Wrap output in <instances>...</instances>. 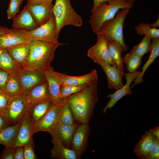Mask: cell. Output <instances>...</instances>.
Here are the masks:
<instances>
[{
  "mask_svg": "<svg viewBox=\"0 0 159 159\" xmlns=\"http://www.w3.org/2000/svg\"><path fill=\"white\" fill-rule=\"evenodd\" d=\"M4 92L10 97L23 93V86L18 75H10Z\"/></svg>",
  "mask_w": 159,
  "mask_h": 159,
  "instance_id": "f546056e",
  "label": "cell"
},
{
  "mask_svg": "<svg viewBox=\"0 0 159 159\" xmlns=\"http://www.w3.org/2000/svg\"><path fill=\"white\" fill-rule=\"evenodd\" d=\"M56 29V21L53 14L46 22L32 30L28 31V37L31 41H40L59 44Z\"/></svg>",
  "mask_w": 159,
  "mask_h": 159,
  "instance_id": "52a82bcc",
  "label": "cell"
},
{
  "mask_svg": "<svg viewBox=\"0 0 159 159\" xmlns=\"http://www.w3.org/2000/svg\"><path fill=\"white\" fill-rule=\"evenodd\" d=\"M133 6L127 0H112L101 4L92 13L90 17L89 23L92 31L97 35L102 24L114 18L119 10L130 9Z\"/></svg>",
  "mask_w": 159,
  "mask_h": 159,
  "instance_id": "3957f363",
  "label": "cell"
},
{
  "mask_svg": "<svg viewBox=\"0 0 159 159\" xmlns=\"http://www.w3.org/2000/svg\"><path fill=\"white\" fill-rule=\"evenodd\" d=\"M90 128L88 123L78 125L72 137L71 149L79 159L86 151L87 146Z\"/></svg>",
  "mask_w": 159,
  "mask_h": 159,
  "instance_id": "ba28073f",
  "label": "cell"
},
{
  "mask_svg": "<svg viewBox=\"0 0 159 159\" xmlns=\"http://www.w3.org/2000/svg\"><path fill=\"white\" fill-rule=\"evenodd\" d=\"M21 3L20 0H10L7 11L8 19L13 18L18 12Z\"/></svg>",
  "mask_w": 159,
  "mask_h": 159,
  "instance_id": "d590c367",
  "label": "cell"
},
{
  "mask_svg": "<svg viewBox=\"0 0 159 159\" xmlns=\"http://www.w3.org/2000/svg\"><path fill=\"white\" fill-rule=\"evenodd\" d=\"M159 159V140L155 138L146 159Z\"/></svg>",
  "mask_w": 159,
  "mask_h": 159,
  "instance_id": "74e56055",
  "label": "cell"
},
{
  "mask_svg": "<svg viewBox=\"0 0 159 159\" xmlns=\"http://www.w3.org/2000/svg\"><path fill=\"white\" fill-rule=\"evenodd\" d=\"M53 1V0H43L42 3L46 6H50L52 4Z\"/></svg>",
  "mask_w": 159,
  "mask_h": 159,
  "instance_id": "681fc988",
  "label": "cell"
},
{
  "mask_svg": "<svg viewBox=\"0 0 159 159\" xmlns=\"http://www.w3.org/2000/svg\"><path fill=\"white\" fill-rule=\"evenodd\" d=\"M32 106L24 93L10 97L5 116L9 125L17 124L29 117Z\"/></svg>",
  "mask_w": 159,
  "mask_h": 159,
  "instance_id": "8992f818",
  "label": "cell"
},
{
  "mask_svg": "<svg viewBox=\"0 0 159 159\" xmlns=\"http://www.w3.org/2000/svg\"><path fill=\"white\" fill-rule=\"evenodd\" d=\"M150 26L152 27L156 28L157 27L159 26V17L158 16V19L155 22L151 24H149Z\"/></svg>",
  "mask_w": 159,
  "mask_h": 159,
  "instance_id": "c3c4849f",
  "label": "cell"
},
{
  "mask_svg": "<svg viewBox=\"0 0 159 159\" xmlns=\"http://www.w3.org/2000/svg\"><path fill=\"white\" fill-rule=\"evenodd\" d=\"M25 94L32 105L51 100L47 81L34 87Z\"/></svg>",
  "mask_w": 159,
  "mask_h": 159,
  "instance_id": "44dd1931",
  "label": "cell"
},
{
  "mask_svg": "<svg viewBox=\"0 0 159 159\" xmlns=\"http://www.w3.org/2000/svg\"><path fill=\"white\" fill-rule=\"evenodd\" d=\"M155 138L159 140V127H155L149 130Z\"/></svg>",
  "mask_w": 159,
  "mask_h": 159,
  "instance_id": "f6af8a7d",
  "label": "cell"
},
{
  "mask_svg": "<svg viewBox=\"0 0 159 159\" xmlns=\"http://www.w3.org/2000/svg\"><path fill=\"white\" fill-rule=\"evenodd\" d=\"M53 5L52 4L48 6L41 3L26 6L39 26L46 22L53 14Z\"/></svg>",
  "mask_w": 159,
  "mask_h": 159,
  "instance_id": "ffe728a7",
  "label": "cell"
},
{
  "mask_svg": "<svg viewBox=\"0 0 159 159\" xmlns=\"http://www.w3.org/2000/svg\"><path fill=\"white\" fill-rule=\"evenodd\" d=\"M107 42V46L112 59L115 63L117 68L121 72H124L123 59L121 57V53L123 50L121 46L116 41Z\"/></svg>",
  "mask_w": 159,
  "mask_h": 159,
  "instance_id": "83f0119b",
  "label": "cell"
},
{
  "mask_svg": "<svg viewBox=\"0 0 159 159\" xmlns=\"http://www.w3.org/2000/svg\"><path fill=\"white\" fill-rule=\"evenodd\" d=\"M48 82L50 100L53 104L59 107L60 102L59 99L61 81L56 71L51 68L46 71H42Z\"/></svg>",
  "mask_w": 159,
  "mask_h": 159,
  "instance_id": "9a60e30c",
  "label": "cell"
},
{
  "mask_svg": "<svg viewBox=\"0 0 159 159\" xmlns=\"http://www.w3.org/2000/svg\"><path fill=\"white\" fill-rule=\"evenodd\" d=\"M61 83L64 85L77 86L88 84L93 80L98 79L97 71L93 70L90 73L79 76H71L56 72Z\"/></svg>",
  "mask_w": 159,
  "mask_h": 159,
  "instance_id": "d6986e66",
  "label": "cell"
},
{
  "mask_svg": "<svg viewBox=\"0 0 159 159\" xmlns=\"http://www.w3.org/2000/svg\"><path fill=\"white\" fill-rule=\"evenodd\" d=\"M140 72L137 70L132 72H128L125 74L126 82L124 86L120 89L116 90L114 92L109 94L107 98L110 99L106 106L103 108V114L105 113L108 109L113 107L115 104L124 97L129 95H132L133 92L130 88L132 82L138 76Z\"/></svg>",
  "mask_w": 159,
  "mask_h": 159,
  "instance_id": "8fae6325",
  "label": "cell"
},
{
  "mask_svg": "<svg viewBox=\"0 0 159 159\" xmlns=\"http://www.w3.org/2000/svg\"><path fill=\"white\" fill-rule=\"evenodd\" d=\"M59 109V107L53 104L42 119L34 125V133L40 131L50 133L58 121Z\"/></svg>",
  "mask_w": 159,
  "mask_h": 159,
  "instance_id": "2e32d148",
  "label": "cell"
},
{
  "mask_svg": "<svg viewBox=\"0 0 159 159\" xmlns=\"http://www.w3.org/2000/svg\"><path fill=\"white\" fill-rule=\"evenodd\" d=\"M43 0H28L26 5L39 4L43 2Z\"/></svg>",
  "mask_w": 159,
  "mask_h": 159,
  "instance_id": "bcb514c9",
  "label": "cell"
},
{
  "mask_svg": "<svg viewBox=\"0 0 159 159\" xmlns=\"http://www.w3.org/2000/svg\"><path fill=\"white\" fill-rule=\"evenodd\" d=\"M151 39L149 36L145 35L141 41L133 46L130 52L142 57L145 54L150 52L152 44Z\"/></svg>",
  "mask_w": 159,
  "mask_h": 159,
  "instance_id": "d6a6232c",
  "label": "cell"
},
{
  "mask_svg": "<svg viewBox=\"0 0 159 159\" xmlns=\"http://www.w3.org/2000/svg\"><path fill=\"white\" fill-rule=\"evenodd\" d=\"M16 147H5L0 156V159H14Z\"/></svg>",
  "mask_w": 159,
  "mask_h": 159,
  "instance_id": "f35d334b",
  "label": "cell"
},
{
  "mask_svg": "<svg viewBox=\"0 0 159 159\" xmlns=\"http://www.w3.org/2000/svg\"><path fill=\"white\" fill-rule=\"evenodd\" d=\"M10 74L6 71L0 69V90L5 91Z\"/></svg>",
  "mask_w": 159,
  "mask_h": 159,
  "instance_id": "60d3db41",
  "label": "cell"
},
{
  "mask_svg": "<svg viewBox=\"0 0 159 159\" xmlns=\"http://www.w3.org/2000/svg\"><path fill=\"white\" fill-rule=\"evenodd\" d=\"M20 1H21V3H22V2L24 0H20Z\"/></svg>",
  "mask_w": 159,
  "mask_h": 159,
  "instance_id": "f5cc1de1",
  "label": "cell"
},
{
  "mask_svg": "<svg viewBox=\"0 0 159 159\" xmlns=\"http://www.w3.org/2000/svg\"><path fill=\"white\" fill-rule=\"evenodd\" d=\"M100 65L106 75L109 89L117 90L124 86L122 80L124 72L120 70L116 66L111 65L104 60L100 62Z\"/></svg>",
  "mask_w": 159,
  "mask_h": 159,
  "instance_id": "5bb4252c",
  "label": "cell"
},
{
  "mask_svg": "<svg viewBox=\"0 0 159 159\" xmlns=\"http://www.w3.org/2000/svg\"><path fill=\"white\" fill-rule=\"evenodd\" d=\"M57 119L62 123L67 125H72L76 123L69 107L68 97L59 107Z\"/></svg>",
  "mask_w": 159,
  "mask_h": 159,
  "instance_id": "4dcf8cb0",
  "label": "cell"
},
{
  "mask_svg": "<svg viewBox=\"0 0 159 159\" xmlns=\"http://www.w3.org/2000/svg\"><path fill=\"white\" fill-rule=\"evenodd\" d=\"M142 57L130 52L125 54L123 59V62L126 66L127 71L132 72L137 70L142 63Z\"/></svg>",
  "mask_w": 159,
  "mask_h": 159,
  "instance_id": "1f68e13d",
  "label": "cell"
},
{
  "mask_svg": "<svg viewBox=\"0 0 159 159\" xmlns=\"http://www.w3.org/2000/svg\"><path fill=\"white\" fill-rule=\"evenodd\" d=\"M9 29H10L6 27H3L0 25V35L5 33Z\"/></svg>",
  "mask_w": 159,
  "mask_h": 159,
  "instance_id": "7dc6e473",
  "label": "cell"
},
{
  "mask_svg": "<svg viewBox=\"0 0 159 159\" xmlns=\"http://www.w3.org/2000/svg\"><path fill=\"white\" fill-rule=\"evenodd\" d=\"M4 49H0V55L2 53V52H3V51L4 50Z\"/></svg>",
  "mask_w": 159,
  "mask_h": 159,
  "instance_id": "816d5d0a",
  "label": "cell"
},
{
  "mask_svg": "<svg viewBox=\"0 0 159 159\" xmlns=\"http://www.w3.org/2000/svg\"><path fill=\"white\" fill-rule=\"evenodd\" d=\"M148 23H140L135 28L137 34L140 35H147L151 39L159 38V29L151 27Z\"/></svg>",
  "mask_w": 159,
  "mask_h": 159,
  "instance_id": "836d02e7",
  "label": "cell"
},
{
  "mask_svg": "<svg viewBox=\"0 0 159 159\" xmlns=\"http://www.w3.org/2000/svg\"><path fill=\"white\" fill-rule=\"evenodd\" d=\"M78 125L77 123L66 124L58 120L50 133L52 136L57 138L66 148L71 149L72 137Z\"/></svg>",
  "mask_w": 159,
  "mask_h": 159,
  "instance_id": "4fadbf2b",
  "label": "cell"
},
{
  "mask_svg": "<svg viewBox=\"0 0 159 159\" xmlns=\"http://www.w3.org/2000/svg\"><path fill=\"white\" fill-rule=\"evenodd\" d=\"M28 31L13 28L5 33L0 35V49H6L31 41L29 39Z\"/></svg>",
  "mask_w": 159,
  "mask_h": 159,
  "instance_id": "30bf717a",
  "label": "cell"
},
{
  "mask_svg": "<svg viewBox=\"0 0 159 159\" xmlns=\"http://www.w3.org/2000/svg\"><path fill=\"white\" fill-rule=\"evenodd\" d=\"M98 79L91 82L84 90L68 97L74 118L80 123H89L93 114L98 99Z\"/></svg>",
  "mask_w": 159,
  "mask_h": 159,
  "instance_id": "6da1fadb",
  "label": "cell"
},
{
  "mask_svg": "<svg viewBox=\"0 0 159 159\" xmlns=\"http://www.w3.org/2000/svg\"><path fill=\"white\" fill-rule=\"evenodd\" d=\"M26 94L34 87L47 81L41 70L23 69L18 75Z\"/></svg>",
  "mask_w": 159,
  "mask_h": 159,
  "instance_id": "7c38bea8",
  "label": "cell"
},
{
  "mask_svg": "<svg viewBox=\"0 0 159 159\" xmlns=\"http://www.w3.org/2000/svg\"><path fill=\"white\" fill-rule=\"evenodd\" d=\"M34 124L29 116L21 122L18 132L15 147H24L29 144H33L32 136Z\"/></svg>",
  "mask_w": 159,
  "mask_h": 159,
  "instance_id": "e0dca14e",
  "label": "cell"
},
{
  "mask_svg": "<svg viewBox=\"0 0 159 159\" xmlns=\"http://www.w3.org/2000/svg\"><path fill=\"white\" fill-rule=\"evenodd\" d=\"M88 84L77 86L61 85L59 95V99L60 102V106L62 102L66 98L73 94L84 90L87 86Z\"/></svg>",
  "mask_w": 159,
  "mask_h": 159,
  "instance_id": "e575fe53",
  "label": "cell"
},
{
  "mask_svg": "<svg viewBox=\"0 0 159 159\" xmlns=\"http://www.w3.org/2000/svg\"><path fill=\"white\" fill-rule=\"evenodd\" d=\"M30 42L6 49L12 58L21 66L22 68L29 55Z\"/></svg>",
  "mask_w": 159,
  "mask_h": 159,
  "instance_id": "d4e9b609",
  "label": "cell"
},
{
  "mask_svg": "<svg viewBox=\"0 0 159 159\" xmlns=\"http://www.w3.org/2000/svg\"><path fill=\"white\" fill-rule=\"evenodd\" d=\"M97 35V42L88 50L87 56L99 65L102 61L104 60L111 65L116 66L110 56L105 38L101 34H98Z\"/></svg>",
  "mask_w": 159,
  "mask_h": 159,
  "instance_id": "9c48e42d",
  "label": "cell"
},
{
  "mask_svg": "<svg viewBox=\"0 0 159 159\" xmlns=\"http://www.w3.org/2000/svg\"><path fill=\"white\" fill-rule=\"evenodd\" d=\"M112 0H93V5L91 10V13L93 12L96 8L101 4L105 2H108Z\"/></svg>",
  "mask_w": 159,
  "mask_h": 159,
  "instance_id": "ee69618b",
  "label": "cell"
},
{
  "mask_svg": "<svg viewBox=\"0 0 159 159\" xmlns=\"http://www.w3.org/2000/svg\"><path fill=\"white\" fill-rule=\"evenodd\" d=\"M0 69L13 75H18L23 69L22 67L12 58L6 49H4L0 55Z\"/></svg>",
  "mask_w": 159,
  "mask_h": 159,
  "instance_id": "484cf974",
  "label": "cell"
},
{
  "mask_svg": "<svg viewBox=\"0 0 159 159\" xmlns=\"http://www.w3.org/2000/svg\"><path fill=\"white\" fill-rule=\"evenodd\" d=\"M130 9L125 8L119 10L114 18L102 24L98 33L102 35L107 41L117 42L125 52L127 51L128 47L124 40L123 27L125 18Z\"/></svg>",
  "mask_w": 159,
  "mask_h": 159,
  "instance_id": "277c9868",
  "label": "cell"
},
{
  "mask_svg": "<svg viewBox=\"0 0 159 159\" xmlns=\"http://www.w3.org/2000/svg\"><path fill=\"white\" fill-rule=\"evenodd\" d=\"M155 138L150 130L146 131L134 148L136 155L140 159H146Z\"/></svg>",
  "mask_w": 159,
  "mask_h": 159,
  "instance_id": "603a6c76",
  "label": "cell"
},
{
  "mask_svg": "<svg viewBox=\"0 0 159 159\" xmlns=\"http://www.w3.org/2000/svg\"><path fill=\"white\" fill-rule=\"evenodd\" d=\"M10 97L6 92L0 90V115L4 117Z\"/></svg>",
  "mask_w": 159,
  "mask_h": 159,
  "instance_id": "8d00e7d4",
  "label": "cell"
},
{
  "mask_svg": "<svg viewBox=\"0 0 159 159\" xmlns=\"http://www.w3.org/2000/svg\"><path fill=\"white\" fill-rule=\"evenodd\" d=\"M13 28L29 31L39 26L26 6L20 12L13 18Z\"/></svg>",
  "mask_w": 159,
  "mask_h": 159,
  "instance_id": "ac0fdd59",
  "label": "cell"
},
{
  "mask_svg": "<svg viewBox=\"0 0 159 159\" xmlns=\"http://www.w3.org/2000/svg\"><path fill=\"white\" fill-rule=\"evenodd\" d=\"M53 13L56 24V33L59 37L62 28L66 25L81 27L83 24L82 17L74 10L70 0H55Z\"/></svg>",
  "mask_w": 159,
  "mask_h": 159,
  "instance_id": "5b68a950",
  "label": "cell"
},
{
  "mask_svg": "<svg viewBox=\"0 0 159 159\" xmlns=\"http://www.w3.org/2000/svg\"><path fill=\"white\" fill-rule=\"evenodd\" d=\"M51 140L53 146L50 151V157L52 159H77L74 152L66 148L56 137L52 136Z\"/></svg>",
  "mask_w": 159,
  "mask_h": 159,
  "instance_id": "7402d4cb",
  "label": "cell"
},
{
  "mask_svg": "<svg viewBox=\"0 0 159 159\" xmlns=\"http://www.w3.org/2000/svg\"><path fill=\"white\" fill-rule=\"evenodd\" d=\"M21 122L14 125L9 126L0 132V144L4 145L5 147H14Z\"/></svg>",
  "mask_w": 159,
  "mask_h": 159,
  "instance_id": "4316f807",
  "label": "cell"
},
{
  "mask_svg": "<svg viewBox=\"0 0 159 159\" xmlns=\"http://www.w3.org/2000/svg\"><path fill=\"white\" fill-rule=\"evenodd\" d=\"M53 104L51 100L32 105L29 117L34 125L44 117Z\"/></svg>",
  "mask_w": 159,
  "mask_h": 159,
  "instance_id": "f1b7e54d",
  "label": "cell"
},
{
  "mask_svg": "<svg viewBox=\"0 0 159 159\" xmlns=\"http://www.w3.org/2000/svg\"><path fill=\"white\" fill-rule=\"evenodd\" d=\"M149 57L147 61L142 67V70L138 76L133 81L134 83L130 87L131 89L143 81V77L145 73L149 67L154 62L159 55V38L152 39V44Z\"/></svg>",
  "mask_w": 159,
  "mask_h": 159,
  "instance_id": "cb8c5ba5",
  "label": "cell"
},
{
  "mask_svg": "<svg viewBox=\"0 0 159 159\" xmlns=\"http://www.w3.org/2000/svg\"><path fill=\"white\" fill-rule=\"evenodd\" d=\"M14 159H24V147H16L14 155Z\"/></svg>",
  "mask_w": 159,
  "mask_h": 159,
  "instance_id": "b9f144b4",
  "label": "cell"
},
{
  "mask_svg": "<svg viewBox=\"0 0 159 159\" xmlns=\"http://www.w3.org/2000/svg\"><path fill=\"white\" fill-rule=\"evenodd\" d=\"M9 126V125L5 117L0 115V132Z\"/></svg>",
  "mask_w": 159,
  "mask_h": 159,
  "instance_id": "7bdbcfd3",
  "label": "cell"
},
{
  "mask_svg": "<svg viewBox=\"0 0 159 159\" xmlns=\"http://www.w3.org/2000/svg\"><path fill=\"white\" fill-rule=\"evenodd\" d=\"M33 144H29L24 146V159H36L37 158L34 151Z\"/></svg>",
  "mask_w": 159,
  "mask_h": 159,
  "instance_id": "ab89813d",
  "label": "cell"
},
{
  "mask_svg": "<svg viewBox=\"0 0 159 159\" xmlns=\"http://www.w3.org/2000/svg\"><path fill=\"white\" fill-rule=\"evenodd\" d=\"M64 44H56L40 41L30 43L29 56L23 66V69L46 71L51 68L54 53L59 46Z\"/></svg>",
  "mask_w": 159,
  "mask_h": 159,
  "instance_id": "7a4b0ae2",
  "label": "cell"
},
{
  "mask_svg": "<svg viewBox=\"0 0 159 159\" xmlns=\"http://www.w3.org/2000/svg\"><path fill=\"white\" fill-rule=\"evenodd\" d=\"M128 1L130 4H133L135 1V0H127Z\"/></svg>",
  "mask_w": 159,
  "mask_h": 159,
  "instance_id": "f907efd6",
  "label": "cell"
}]
</instances>
